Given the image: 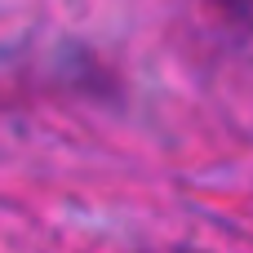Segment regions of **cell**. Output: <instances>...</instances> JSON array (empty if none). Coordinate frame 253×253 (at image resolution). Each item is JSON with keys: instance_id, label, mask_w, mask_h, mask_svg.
I'll return each instance as SVG.
<instances>
[{"instance_id": "6da1fadb", "label": "cell", "mask_w": 253, "mask_h": 253, "mask_svg": "<svg viewBox=\"0 0 253 253\" xmlns=\"http://www.w3.org/2000/svg\"><path fill=\"white\" fill-rule=\"evenodd\" d=\"M169 253H191V249H169Z\"/></svg>"}]
</instances>
